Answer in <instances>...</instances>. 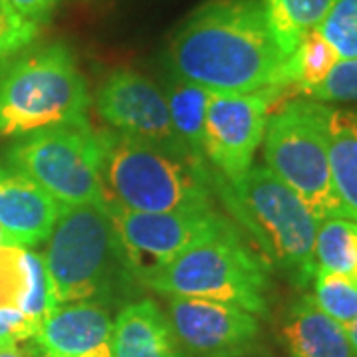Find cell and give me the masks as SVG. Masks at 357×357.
<instances>
[{
  "instance_id": "6da1fadb",
  "label": "cell",
  "mask_w": 357,
  "mask_h": 357,
  "mask_svg": "<svg viewBox=\"0 0 357 357\" xmlns=\"http://www.w3.org/2000/svg\"><path fill=\"white\" fill-rule=\"evenodd\" d=\"M167 60L175 77L213 93L282 88L286 64L260 0H204L173 32Z\"/></svg>"
},
{
  "instance_id": "7a4b0ae2",
  "label": "cell",
  "mask_w": 357,
  "mask_h": 357,
  "mask_svg": "<svg viewBox=\"0 0 357 357\" xmlns=\"http://www.w3.org/2000/svg\"><path fill=\"white\" fill-rule=\"evenodd\" d=\"M105 204L139 213L213 208V169L183 145L98 131Z\"/></svg>"
},
{
  "instance_id": "3957f363",
  "label": "cell",
  "mask_w": 357,
  "mask_h": 357,
  "mask_svg": "<svg viewBox=\"0 0 357 357\" xmlns=\"http://www.w3.org/2000/svg\"><path fill=\"white\" fill-rule=\"evenodd\" d=\"M213 183L222 204L255 241L268 266L282 270L298 288L314 280L319 220L284 181L266 165H252L234 181L213 171Z\"/></svg>"
},
{
  "instance_id": "277c9868",
  "label": "cell",
  "mask_w": 357,
  "mask_h": 357,
  "mask_svg": "<svg viewBox=\"0 0 357 357\" xmlns=\"http://www.w3.org/2000/svg\"><path fill=\"white\" fill-rule=\"evenodd\" d=\"M42 258L56 306H105L139 286L105 206L62 204Z\"/></svg>"
},
{
  "instance_id": "5b68a950",
  "label": "cell",
  "mask_w": 357,
  "mask_h": 357,
  "mask_svg": "<svg viewBox=\"0 0 357 357\" xmlns=\"http://www.w3.org/2000/svg\"><path fill=\"white\" fill-rule=\"evenodd\" d=\"M91 98L74 52L62 42L0 62V137L89 123Z\"/></svg>"
},
{
  "instance_id": "8992f818",
  "label": "cell",
  "mask_w": 357,
  "mask_h": 357,
  "mask_svg": "<svg viewBox=\"0 0 357 357\" xmlns=\"http://www.w3.org/2000/svg\"><path fill=\"white\" fill-rule=\"evenodd\" d=\"M270 266L244 241L238 227L192 244L171 262L145 274L139 286L167 298H203L268 314Z\"/></svg>"
},
{
  "instance_id": "52a82bcc",
  "label": "cell",
  "mask_w": 357,
  "mask_h": 357,
  "mask_svg": "<svg viewBox=\"0 0 357 357\" xmlns=\"http://www.w3.org/2000/svg\"><path fill=\"white\" fill-rule=\"evenodd\" d=\"M330 107L314 100H282L268 115L266 167L292 189L318 220H356L335 189L328 147Z\"/></svg>"
},
{
  "instance_id": "ba28073f",
  "label": "cell",
  "mask_w": 357,
  "mask_h": 357,
  "mask_svg": "<svg viewBox=\"0 0 357 357\" xmlns=\"http://www.w3.org/2000/svg\"><path fill=\"white\" fill-rule=\"evenodd\" d=\"M6 159L60 204L105 206L98 131L89 123L34 131L14 143Z\"/></svg>"
},
{
  "instance_id": "9c48e42d",
  "label": "cell",
  "mask_w": 357,
  "mask_h": 357,
  "mask_svg": "<svg viewBox=\"0 0 357 357\" xmlns=\"http://www.w3.org/2000/svg\"><path fill=\"white\" fill-rule=\"evenodd\" d=\"M105 208L137 284L145 274L171 262L192 244L236 227L215 206L167 213H139L117 204H105Z\"/></svg>"
},
{
  "instance_id": "30bf717a",
  "label": "cell",
  "mask_w": 357,
  "mask_h": 357,
  "mask_svg": "<svg viewBox=\"0 0 357 357\" xmlns=\"http://www.w3.org/2000/svg\"><path fill=\"white\" fill-rule=\"evenodd\" d=\"M286 91L266 88L252 93H211L204 114V159L217 175L234 181L252 167L268 115L286 100Z\"/></svg>"
},
{
  "instance_id": "8fae6325",
  "label": "cell",
  "mask_w": 357,
  "mask_h": 357,
  "mask_svg": "<svg viewBox=\"0 0 357 357\" xmlns=\"http://www.w3.org/2000/svg\"><path fill=\"white\" fill-rule=\"evenodd\" d=\"M165 318L181 351L192 357H241L260 333L255 314L203 298H169Z\"/></svg>"
},
{
  "instance_id": "7c38bea8",
  "label": "cell",
  "mask_w": 357,
  "mask_h": 357,
  "mask_svg": "<svg viewBox=\"0 0 357 357\" xmlns=\"http://www.w3.org/2000/svg\"><path fill=\"white\" fill-rule=\"evenodd\" d=\"M96 109L112 131L165 145H183L171 126L165 93L135 70L117 68L105 77L96 91Z\"/></svg>"
},
{
  "instance_id": "4fadbf2b",
  "label": "cell",
  "mask_w": 357,
  "mask_h": 357,
  "mask_svg": "<svg viewBox=\"0 0 357 357\" xmlns=\"http://www.w3.org/2000/svg\"><path fill=\"white\" fill-rule=\"evenodd\" d=\"M34 342L42 357H114V321L96 302L58 304L42 319Z\"/></svg>"
},
{
  "instance_id": "5bb4252c",
  "label": "cell",
  "mask_w": 357,
  "mask_h": 357,
  "mask_svg": "<svg viewBox=\"0 0 357 357\" xmlns=\"http://www.w3.org/2000/svg\"><path fill=\"white\" fill-rule=\"evenodd\" d=\"M62 204L34 181L0 167V227L13 246H38L48 241Z\"/></svg>"
},
{
  "instance_id": "9a60e30c",
  "label": "cell",
  "mask_w": 357,
  "mask_h": 357,
  "mask_svg": "<svg viewBox=\"0 0 357 357\" xmlns=\"http://www.w3.org/2000/svg\"><path fill=\"white\" fill-rule=\"evenodd\" d=\"M0 307H16L36 324L56 307L42 255L20 246L0 248Z\"/></svg>"
},
{
  "instance_id": "2e32d148",
  "label": "cell",
  "mask_w": 357,
  "mask_h": 357,
  "mask_svg": "<svg viewBox=\"0 0 357 357\" xmlns=\"http://www.w3.org/2000/svg\"><path fill=\"white\" fill-rule=\"evenodd\" d=\"M114 357H185L163 310L153 300L131 302L114 326Z\"/></svg>"
},
{
  "instance_id": "e0dca14e",
  "label": "cell",
  "mask_w": 357,
  "mask_h": 357,
  "mask_svg": "<svg viewBox=\"0 0 357 357\" xmlns=\"http://www.w3.org/2000/svg\"><path fill=\"white\" fill-rule=\"evenodd\" d=\"M282 337L292 357H357L344 326L321 312L310 294L290 307Z\"/></svg>"
},
{
  "instance_id": "ac0fdd59",
  "label": "cell",
  "mask_w": 357,
  "mask_h": 357,
  "mask_svg": "<svg viewBox=\"0 0 357 357\" xmlns=\"http://www.w3.org/2000/svg\"><path fill=\"white\" fill-rule=\"evenodd\" d=\"M328 147L335 189L357 218V107H330Z\"/></svg>"
},
{
  "instance_id": "d6986e66",
  "label": "cell",
  "mask_w": 357,
  "mask_h": 357,
  "mask_svg": "<svg viewBox=\"0 0 357 357\" xmlns=\"http://www.w3.org/2000/svg\"><path fill=\"white\" fill-rule=\"evenodd\" d=\"M335 0H260L270 32L288 58L312 30H318Z\"/></svg>"
},
{
  "instance_id": "ffe728a7",
  "label": "cell",
  "mask_w": 357,
  "mask_h": 357,
  "mask_svg": "<svg viewBox=\"0 0 357 357\" xmlns=\"http://www.w3.org/2000/svg\"><path fill=\"white\" fill-rule=\"evenodd\" d=\"M208 89L175 77L165 91L173 131L197 159H204V114L211 100Z\"/></svg>"
},
{
  "instance_id": "44dd1931",
  "label": "cell",
  "mask_w": 357,
  "mask_h": 357,
  "mask_svg": "<svg viewBox=\"0 0 357 357\" xmlns=\"http://www.w3.org/2000/svg\"><path fill=\"white\" fill-rule=\"evenodd\" d=\"M340 60V54L321 36V32L312 30L286 58V64L282 68V88L294 89L298 93L312 88L324 82Z\"/></svg>"
},
{
  "instance_id": "7402d4cb",
  "label": "cell",
  "mask_w": 357,
  "mask_h": 357,
  "mask_svg": "<svg viewBox=\"0 0 357 357\" xmlns=\"http://www.w3.org/2000/svg\"><path fill=\"white\" fill-rule=\"evenodd\" d=\"M316 264L318 268L342 274L357 272V222L344 218L319 220L316 234Z\"/></svg>"
},
{
  "instance_id": "603a6c76",
  "label": "cell",
  "mask_w": 357,
  "mask_h": 357,
  "mask_svg": "<svg viewBox=\"0 0 357 357\" xmlns=\"http://www.w3.org/2000/svg\"><path fill=\"white\" fill-rule=\"evenodd\" d=\"M314 300L321 312L347 328L357 318V272L342 274L316 268Z\"/></svg>"
},
{
  "instance_id": "cb8c5ba5",
  "label": "cell",
  "mask_w": 357,
  "mask_h": 357,
  "mask_svg": "<svg viewBox=\"0 0 357 357\" xmlns=\"http://www.w3.org/2000/svg\"><path fill=\"white\" fill-rule=\"evenodd\" d=\"M318 30L342 60L357 58V0H335Z\"/></svg>"
},
{
  "instance_id": "d4e9b609",
  "label": "cell",
  "mask_w": 357,
  "mask_h": 357,
  "mask_svg": "<svg viewBox=\"0 0 357 357\" xmlns=\"http://www.w3.org/2000/svg\"><path fill=\"white\" fill-rule=\"evenodd\" d=\"M314 102H357V58L340 60L332 72L312 88L300 91Z\"/></svg>"
},
{
  "instance_id": "484cf974",
  "label": "cell",
  "mask_w": 357,
  "mask_h": 357,
  "mask_svg": "<svg viewBox=\"0 0 357 357\" xmlns=\"http://www.w3.org/2000/svg\"><path fill=\"white\" fill-rule=\"evenodd\" d=\"M38 32L40 26L24 20L0 0V62L30 48Z\"/></svg>"
},
{
  "instance_id": "4316f807",
  "label": "cell",
  "mask_w": 357,
  "mask_h": 357,
  "mask_svg": "<svg viewBox=\"0 0 357 357\" xmlns=\"http://www.w3.org/2000/svg\"><path fill=\"white\" fill-rule=\"evenodd\" d=\"M40 324L16 307H0V349L34 340Z\"/></svg>"
},
{
  "instance_id": "83f0119b",
  "label": "cell",
  "mask_w": 357,
  "mask_h": 357,
  "mask_svg": "<svg viewBox=\"0 0 357 357\" xmlns=\"http://www.w3.org/2000/svg\"><path fill=\"white\" fill-rule=\"evenodd\" d=\"M2 2L28 22L42 26L50 20L52 13L56 10L60 0H2Z\"/></svg>"
},
{
  "instance_id": "f1b7e54d",
  "label": "cell",
  "mask_w": 357,
  "mask_h": 357,
  "mask_svg": "<svg viewBox=\"0 0 357 357\" xmlns=\"http://www.w3.org/2000/svg\"><path fill=\"white\" fill-rule=\"evenodd\" d=\"M0 357H42L40 356L38 347H18V345H14V347H4V349H0Z\"/></svg>"
},
{
  "instance_id": "f546056e",
  "label": "cell",
  "mask_w": 357,
  "mask_h": 357,
  "mask_svg": "<svg viewBox=\"0 0 357 357\" xmlns=\"http://www.w3.org/2000/svg\"><path fill=\"white\" fill-rule=\"evenodd\" d=\"M345 332H347V337H349V344L354 347V351H356L357 356V318L345 328Z\"/></svg>"
}]
</instances>
